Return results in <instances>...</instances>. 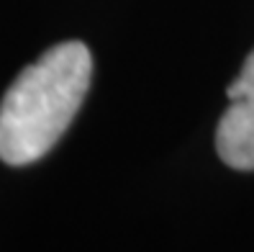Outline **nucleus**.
Masks as SVG:
<instances>
[{
    "label": "nucleus",
    "instance_id": "1",
    "mask_svg": "<svg viewBox=\"0 0 254 252\" xmlns=\"http://www.w3.org/2000/svg\"><path fill=\"white\" fill-rule=\"evenodd\" d=\"M93 57L82 41H62L13 80L0 100V160H41L77 116L90 87Z\"/></svg>",
    "mask_w": 254,
    "mask_h": 252
},
{
    "label": "nucleus",
    "instance_id": "2",
    "mask_svg": "<svg viewBox=\"0 0 254 252\" xmlns=\"http://www.w3.org/2000/svg\"><path fill=\"white\" fill-rule=\"evenodd\" d=\"M229 108L216 129V150L229 168L254 170V52L226 87Z\"/></svg>",
    "mask_w": 254,
    "mask_h": 252
}]
</instances>
